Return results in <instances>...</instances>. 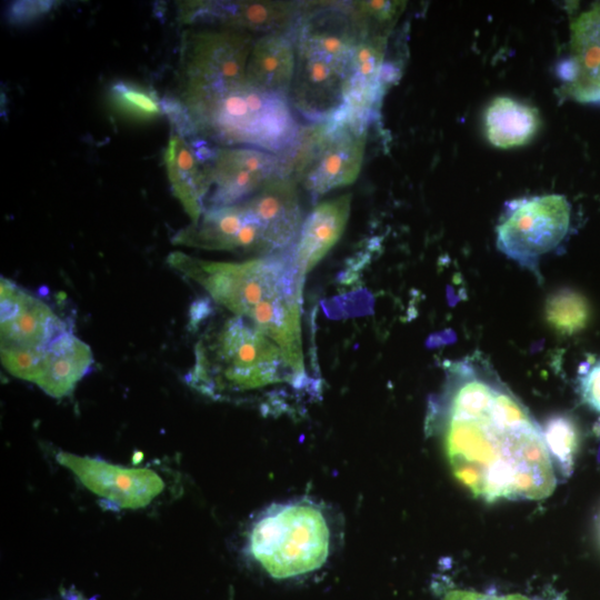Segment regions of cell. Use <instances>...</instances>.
Instances as JSON below:
<instances>
[{
    "label": "cell",
    "mask_w": 600,
    "mask_h": 600,
    "mask_svg": "<svg viewBox=\"0 0 600 600\" xmlns=\"http://www.w3.org/2000/svg\"><path fill=\"white\" fill-rule=\"evenodd\" d=\"M167 261L199 283L216 302L270 338L289 367L310 380L301 332L304 279L293 262L292 247L242 262L209 261L178 251L170 253Z\"/></svg>",
    "instance_id": "7a4b0ae2"
},
{
    "label": "cell",
    "mask_w": 600,
    "mask_h": 600,
    "mask_svg": "<svg viewBox=\"0 0 600 600\" xmlns=\"http://www.w3.org/2000/svg\"><path fill=\"white\" fill-rule=\"evenodd\" d=\"M173 243L207 250L273 254L266 232L244 202L209 208L197 223L178 231Z\"/></svg>",
    "instance_id": "5bb4252c"
},
{
    "label": "cell",
    "mask_w": 600,
    "mask_h": 600,
    "mask_svg": "<svg viewBox=\"0 0 600 600\" xmlns=\"http://www.w3.org/2000/svg\"><path fill=\"white\" fill-rule=\"evenodd\" d=\"M542 434L551 458L557 460L561 472L569 476L573 470L579 444L577 424L568 416H553L547 420Z\"/></svg>",
    "instance_id": "d4e9b609"
},
{
    "label": "cell",
    "mask_w": 600,
    "mask_h": 600,
    "mask_svg": "<svg viewBox=\"0 0 600 600\" xmlns=\"http://www.w3.org/2000/svg\"><path fill=\"white\" fill-rule=\"evenodd\" d=\"M164 161L174 197L192 223H197L204 212V202L210 191L207 166L197 160L189 143L177 134H172L168 142Z\"/></svg>",
    "instance_id": "d6986e66"
},
{
    "label": "cell",
    "mask_w": 600,
    "mask_h": 600,
    "mask_svg": "<svg viewBox=\"0 0 600 600\" xmlns=\"http://www.w3.org/2000/svg\"><path fill=\"white\" fill-rule=\"evenodd\" d=\"M296 64L292 32L261 34L250 52L246 81L260 90L289 98Z\"/></svg>",
    "instance_id": "ac0fdd59"
},
{
    "label": "cell",
    "mask_w": 600,
    "mask_h": 600,
    "mask_svg": "<svg viewBox=\"0 0 600 600\" xmlns=\"http://www.w3.org/2000/svg\"><path fill=\"white\" fill-rule=\"evenodd\" d=\"M292 36L297 64L289 101L312 123L330 120L342 106L350 61L361 39L348 2H307Z\"/></svg>",
    "instance_id": "277c9868"
},
{
    "label": "cell",
    "mask_w": 600,
    "mask_h": 600,
    "mask_svg": "<svg viewBox=\"0 0 600 600\" xmlns=\"http://www.w3.org/2000/svg\"><path fill=\"white\" fill-rule=\"evenodd\" d=\"M543 312L548 326L560 334H574L581 331L591 316L586 297L570 288H561L550 293Z\"/></svg>",
    "instance_id": "7402d4cb"
},
{
    "label": "cell",
    "mask_w": 600,
    "mask_h": 600,
    "mask_svg": "<svg viewBox=\"0 0 600 600\" xmlns=\"http://www.w3.org/2000/svg\"><path fill=\"white\" fill-rule=\"evenodd\" d=\"M570 204L562 194H542L506 204L497 226V247L507 257L536 274L542 256L567 236Z\"/></svg>",
    "instance_id": "9c48e42d"
},
{
    "label": "cell",
    "mask_w": 600,
    "mask_h": 600,
    "mask_svg": "<svg viewBox=\"0 0 600 600\" xmlns=\"http://www.w3.org/2000/svg\"><path fill=\"white\" fill-rule=\"evenodd\" d=\"M108 98L111 107L129 119L149 121L163 113L161 99L153 89L144 84L118 80L111 83Z\"/></svg>",
    "instance_id": "603a6c76"
},
{
    "label": "cell",
    "mask_w": 600,
    "mask_h": 600,
    "mask_svg": "<svg viewBox=\"0 0 600 600\" xmlns=\"http://www.w3.org/2000/svg\"><path fill=\"white\" fill-rule=\"evenodd\" d=\"M297 186L292 179L279 177L243 201L261 223L274 253L294 244L304 220Z\"/></svg>",
    "instance_id": "9a60e30c"
},
{
    "label": "cell",
    "mask_w": 600,
    "mask_h": 600,
    "mask_svg": "<svg viewBox=\"0 0 600 600\" xmlns=\"http://www.w3.org/2000/svg\"><path fill=\"white\" fill-rule=\"evenodd\" d=\"M92 364L93 356L89 346L68 329L51 342L37 386L50 397H67Z\"/></svg>",
    "instance_id": "ffe728a7"
},
{
    "label": "cell",
    "mask_w": 600,
    "mask_h": 600,
    "mask_svg": "<svg viewBox=\"0 0 600 600\" xmlns=\"http://www.w3.org/2000/svg\"><path fill=\"white\" fill-rule=\"evenodd\" d=\"M351 209V194L318 203L304 218L292 246L296 268L304 279L340 239Z\"/></svg>",
    "instance_id": "2e32d148"
},
{
    "label": "cell",
    "mask_w": 600,
    "mask_h": 600,
    "mask_svg": "<svg viewBox=\"0 0 600 600\" xmlns=\"http://www.w3.org/2000/svg\"><path fill=\"white\" fill-rule=\"evenodd\" d=\"M340 523L333 509L311 498L272 503L248 526V557L273 579H291L321 569L338 549Z\"/></svg>",
    "instance_id": "5b68a950"
},
{
    "label": "cell",
    "mask_w": 600,
    "mask_h": 600,
    "mask_svg": "<svg viewBox=\"0 0 600 600\" xmlns=\"http://www.w3.org/2000/svg\"><path fill=\"white\" fill-rule=\"evenodd\" d=\"M181 100L198 137L222 146L238 144L283 157L294 147L302 128L288 97L260 90L246 80Z\"/></svg>",
    "instance_id": "8992f818"
},
{
    "label": "cell",
    "mask_w": 600,
    "mask_h": 600,
    "mask_svg": "<svg viewBox=\"0 0 600 600\" xmlns=\"http://www.w3.org/2000/svg\"><path fill=\"white\" fill-rule=\"evenodd\" d=\"M161 107L170 122L173 134L179 136L186 141L198 137L193 119L187 106L179 97L166 94L161 99Z\"/></svg>",
    "instance_id": "484cf974"
},
{
    "label": "cell",
    "mask_w": 600,
    "mask_h": 600,
    "mask_svg": "<svg viewBox=\"0 0 600 600\" xmlns=\"http://www.w3.org/2000/svg\"><path fill=\"white\" fill-rule=\"evenodd\" d=\"M540 124L538 111L509 97H498L484 113V129L491 144L512 148L526 144Z\"/></svg>",
    "instance_id": "44dd1931"
},
{
    "label": "cell",
    "mask_w": 600,
    "mask_h": 600,
    "mask_svg": "<svg viewBox=\"0 0 600 600\" xmlns=\"http://www.w3.org/2000/svg\"><path fill=\"white\" fill-rule=\"evenodd\" d=\"M194 353L186 381L213 400L257 402L264 412L281 413L319 392L318 386L289 367L270 338L237 316L204 334Z\"/></svg>",
    "instance_id": "3957f363"
},
{
    "label": "cell",
    "mask_w": 600,
    "mask_h": 600,
    "mask_svg": "<svg viewBox=\"0 0 600 600\" xmlns=\"http://www.w3.org/2000/svg\"><path fill=\"white\" fill-rule=\"evenodd\" d=\"M368 129L327 120L302 127L294 147L281 157L283 177L301 184L316 201L358 178Z\"/></svg>",
    "instance_id": "52a82bcc"
},
{
    "label": "cell",
    "mask_w": 600,
    "mask_h": 600,
    "mask_svg": "<svg viewBox=\"0 0 600 600\" xmlns=\"http://www.w3.org/2000/svg\"><path fill=\"white\" fill-rule=\"evenodd\" d=\"M430 418L453 476L473 496L540 500L554 490L542 429L480 353L449 363Z\"/></svg>",
    "instance_id": "6da1fadb"
},
{
    "label": "cell",
    "mask_w": 600,
    "mask_h": 600,
    "mask_svg": "<svg viewBox=\"0 0 600 600\" xmlns=\"http://www.w3.org/2000/svg\"><path fill=\"white\" fill-rule=\"evenodd\" d=\"M406 7L403 1H349L350 16L360 38L389 37Z\"/></svg>",
    "instance_id": "cb8c5ba5"
},
{
    "label": "cell",
    "mask_w": 600,
    "mask_h": 600,
    "mask_svg": "<svg viewBox=\"0 0 600 600\" xmlns=\"http://www.w3.org/2000/svg\"><path fill=\"white\" fill-rule=\"evenodd\" d=\"M579 392L590 408L600 412V360L581 367L579 371Z\"/></svg>",
    "instance_id": "83f0119b"
},
{
    "label": "cell",
    "mask_w": 600,
    "mask_h": 600,
    "mask_svg": "<svg viewBox=\"0 0 600 600\" xmlns=\"http://www.w3.org/2000/svg\"><path fill=\"white\" fill-rule=\"evenodd\" d=\"M1 361L12 376L37 384L51 342L68 323L43 301L1 278Z\"/></svg>",
    "instance_id": "ba28073f"
},
{
    "label": "cell",
    "mask_w": 600,
    "mask_h": 600,
    "mask_svg": "<svg viewBox=\"0 0 600 600\" xmlns=\"http://www.w3.org/2000/svg\"><path fill=\"white\" fill-rule=\"evenodd\" d=\"M208 168L210 191L204 210L243 202L268 182L283 177L279 156L250 147H218Z\"/></svg>",
    "instance_id": "7c38bea8"
},
{
    "label": "cell",
    "mask_w": 600,
    "mask_h": 600,
    "mask_svg": "<svg viewBox=\"0 0 600 600\" xmlns=\"http://www.w3.org/2000/svg\"><path fill=\"white\" fill-rule=\"evenodd\" d=\"M182 23L214 22L244 32L289 33L302 16L301 1H183L178 2Z\"/></svg>",
    "instance_id": "4fadbf2b"
},
{
    "label": "cell",
    "mask_w": 600,
    "mask_h": 600,
    "mask_svg": "<svg viewBox=\"0 0 600 600\" xmlns=\"http://www.w3.org/2000/svg\"><path fill=\"white\" fill-rule=\"evenodd\" d=\"M56 459L112 509H143L164 491V480L154 469L130 468L66 451L58 452Z\"/></svg>",
    "instance_id": "8fae6325"
},
{
    "label": "cell",
    "mask_w": 600,
    "mask_h": 600,
    "mask_svg": "<svg viewBox=\"0 0 600 600\" xmlns=\"http://www.w3.org/2000/svg\"><path fill=\"white\" fill-rule=\"evenodd\" d=\"M57 1L20 0L12 2L6 11L7 20L14 26H22L38 20L49 13Z\"/></svg>",
    "instance_id": "4316f807"
},
{
    "label": "cell",
    "mask_w": 600,
    "mask_h": 600,
    "mask_svg": "<svg viewBox=\"0 0 600 600\" xmlns=\"http://www.w3.org/2000/svg\"><path fill=\"white\" fill-rule=\"evenodd\" d=\"M253 42L251 33L229 28L184 32L179 98L187 99L243 82Z\"/></svg>",
    "instance_id": "30bf717a"
},
{
    "label": "cell",
    "mask_w": 600,
    "mask_h": 600,
    "mask_svg": "<svg viewBox=\"0 0 600 600\" xmlns=\"http://www.w3.org/2000/svg\"><path fill=\"white\" fill-rule=\"evenodd\" d=\"M568 93L583 102L600 101V4L571 23Z\"/></svg>",
    "instance_id": "e0dca14e"
}]
</instances>
